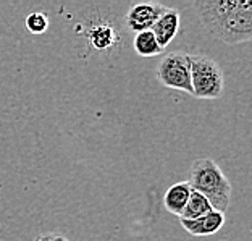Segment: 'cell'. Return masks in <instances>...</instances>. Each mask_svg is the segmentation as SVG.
Returning <instances> with one entry per match:
<instances>
[{
  "instance_id": "cell-4",
  "label": "cell",
  "mask_w": 252,
  "mask_h": 241,
  "mask_svg": "<svg viewBox=\"0 0 252 241\" xmlns=\"http://www.w3.org/2000/svg\"><path fill=\"white\" fill-rule=\"evenodd\" d=\"M191 65V88L197 99H219L223 94L225 74L219 62L207 55H189Z\"/></svg>"
},
{
  "instance_id": "cell-13",
  "label": "cell",
  "mask_w": 252,
  "mask_h": 241,
  "mask_svg": "<svg viewBox=\"0 0 252 241\" xmlns=\"http://www.w3.org/2000/svg\"><path fill=\"white\" fill-rule=\"evenodd\" d=\"M32 241H70V240L66 237H63L59 232H45V233L37 235Z\"/></svg>"
},
{
  "instance_id": "cell-5",
  "label": "cell",
  "mask_w": 252,
  "mask_h": 241,
  "mask_svg": "<svg viewBox=\"0 0 252 241\" xmlns=\"http://www.w3.org/2000/svg\"><path fill=\"white\" fill-rule=\"evenodd\" d=\"M157 79L168 89L192 94L189 54L178 50V52H170L165 55L157 67Z\"/></svg>"
},
{
  "instance_id": "cell-8",
  "label": "cell",
  "mask_w": 252,
  "mask_h": 241,
  "mask_svg": "<svg viewBox=\"0 0 252 241\" xmlns=\"http://www.w3.org/2000/svg\"><path fill=\"white\" fill-rule=\"evenodd\" d=\"M180 30V11L176 8H165L160 18L152 26V34L156 36L158 45L165 49L171 44Z\"/></svg>"
},
{
  "instance_id": "cell-10",
  "label": "cell",
  "mask_w": 252,
  "mask_h": 241,
  "mask_svg": "<svg viewBox=\"0 0 252 241\" xmlns=\"http://www.w3.org/2000/svg\"><path fill=\"white\" fill-rule=\"evenodd\" d=\"M133 47H134V52L141 57H157V55H162V52H163V49L158 45L152 31H144V33L134 34Z\"/></svg>"
},
{
  "instance_id": "cell-1",
  "label": "cell",
  "mask_w": 252,
  "mask_h": 241,
  "mask_svg": "<svg viewBox=\"0 0 252 241\" xmlns=\"http://www.w3.org/2000/svg\"><path fill=\"white\" fill-rule=\"evenodd\" d=\"M194 8L204 28L226 44L248 42L252 37L251 0H202Z\"/></svg>"
},
{
  "instance_id": "cell-2",
  "label": "cell",
  "mask_w": 252,
  "mask_h": 241,
  "mask_svg": "<svg viewBox=\"0 0 252 241\" xmlns=\"http://www.w3.org/2000/svg\"><path fill=\"white\" fill-rule=\"evenodd\" d=\"M188 185L192 191L202 194L214 210L225 214L230 207L231 183L214 159L200 157L194 160L189 170Z\"/></svg>"
},
{
  "instance_id": "cell-12",
  "label": "cell",
  "mask_w": 252,
  "mask_h": 241,
  "mask_svg": "<svg viewBox=\"0 0 252 241\" xmlns=\"http://www.w3.org/2000/svg\"><path fill=\"white\" fill-rule=\"evenodd\" d=\"M26 30L32 34H44L49 28V18L42 11H32L26 16Z\"/></svg>"
},
{
  "instance_id": "cell-7",
  "label": "cell",
  "mask_w": 252,
  "mask_h": 241,
  "mask_svg": "<svg viewBox=\"0 0 252 241\" xmlns=\"http://www.w3.org/2000/svg\"><path fill=\"white\" fill-rule=\"evenodd\" d=\"M225 214L219 210H212L209 214H205L199 219L194 220H185L180 219L181 227L185 230L192 235V237H210L221 230V227L225 225Z\"/></svg>"
},
{
  "instance_id": "cell-6",
  "label": "cell",
  "mask_w": 252,
  "mask_h": 241,
  "mask_svg": "<svg viewBox=\"0 0 252 241\" xmlns=\"http://www.w3.org/2000/svg\"><path fill=\"white\" fill-rule=\"evenodd\" d=\"M165 8L160 3H152V2H141V3H133L131 8L126 11L125 16V25L131 33H144L151 31L152 26L156 25V21L160 18V15L163 13Z\"/></svg>"
},
{
  "instance_id": "cell-9",
  "label": "cell",
  "mask_w": 252,
  "mask_h": 241,
  "mask_svg": "<svg viewBox=\"0 0 252 241\" xmlns=\"http://www.w3.org/2000/svg\"><path fill=\"white\" fill-rule=\"evenodd\" d=\"M189 194H191V188H189L188 181H180V183L171 185L163 196L165 209H167L170 214L181 217L183 210H185L188 204Z\"/></svg>"
},
{
  "instance_id": "cell-3",
  "label": "cell",
  "mask_w": 252,
  "mask_h": 241,
  "mask_svg": "<svg viewBox=\"0 0 252 241\" xmlns=\"http://www.w3.org/2000/svg\"><path fill=\"white\" fill-rule=\"evenodd\" d=\"M83 37L86 47L95 54H112L122 47L123 36L115 21L99 11L89 15L83 25Z\"/></svg>"
},
{
  "instance_id": "cell-11",
  "label": "cell",
  "mask_w": 252,
  "mask_h": 241,
  "mask_svg": "<svg viewBox=\"0 0 252 241\" xmlns=\"http://www.w3.org/2000/svg\"><path fill=\"white\" fill-rule=\"evenodd\" d=\"M212 206L207 199H205L202 194H199L197 191H192L191 189V194H189V199H188V204L180 219H185V220H194V219H199L205 214L212 212Z\"/></svg>"
}]
</instances>
